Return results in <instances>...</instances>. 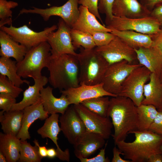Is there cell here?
I'll list each match as a JSON object with an SVG mask.
<instances>
[{"instance_id": "1", "label": "cell", "mask_w": 162, "mask_h": 162, "mask_svg": "<svg viewBox=\"0 0 162 162\" xmlns=\"http://www.w3.org/2000/svg\"><path fill=\"white\" fill-rule=\"evenodd\" d=\"M108 112L114 129L112 135L115 144L125 140L130 132L137 130V106L130 98L117 96L112 97Z\"/></svg>"}, {"instance_id": "2", "label": "cell", "mask_w": 162, "mask_h": 162, "mask_svg": "<svg viewBox=\"0 0 162 162\" xmlns=\"http://www.w3.org/2000/svg\"><path fill=\"white\" fill-rule=\"evenodd\" d=\"M135 139L131 142L125 140L117 142L115 145L123 153L124 158L131 162H148L152 155L161 154L162 135L149 130L133 131Z\"/></svg>"}, {"instance_id": "3", "label": "cell", "mask_w": 162, "mask_h": 162, "mask_svg": "<svg viewBox=\"0 0 162 162\" xmlns=\"http://www.w3.org/2000/svg\"><path fill=\"white\" fill-rule=\"evenodd\" d=\"M76 56L64 54L51 57L47 68L49 72L48 79L54 88L61 91L80 85L79 67Z\"/></svg>"}, {"instance_id": "4", "label": "cell", "mask_w": 162, "mask_h": 162, "mask_svg": "<svg viewBox=\"0 0 162 162\" xmlns=\"http://www.w3.org/2000/svg\"><path fill=\"white\" fill-rule=\"evenodd\" d=\"M79 67L80 84L93 85L102 83L109 65L95 49L82 48L76 56Z\"/></svg>"}, {"instance_id": "5", "label": "cell", "mask_w": 162, "mask_h": 162, "mask_svg": "<svg viewBox=\"0 0 162 162\" xmlns=\"http://www.w3.org/2000/svg\"><path fill=\"white\" fill-rule=\"evenodd\" d=\"M50 50L46 41L29 49L23 59L16 63L18 75L23 78L40 77L42 70L47 68L51 60Z\"/></svg>"}, {"instance_id": "6", "label": "cell", "mask_w": 162, "mask_h": 162, "mask_svg": "<svg viewBox=\"0 0 162 162\" xmlns=\"http://www.w3.org/2000/svg\"><path fill=\"white\" fill-rule=\"evenodd\" d=\"M151 74L143 66L134 69L123 82L118 96L130 98L137 106L140 105L144 98V86L149 80Z\"/></svg>"}, {"instance_id": "7", "label": "cell", "mask_w": 162, "mask_h": 162, "mask_svg": "<svg viewBox=\"0 0 162 162\" xmlns=\"http://www.w3.org/2000/svg\"><path fill=\"white\" fill-rule=\"evenodd\" d=\"M106 27L118 31L132 30L149 35L157 33L160 26L158 21L149 16L138 18H128L113 16L106 24Z\"/></svg>"}, {"instance_id": "8", "label": "cell", "mask_w": 162, "mask_h": 162, "mask_svg": "<svg viewBox=\"0 0 162 162\" xmlns=\"http://www.w3.org/2000/svg\"><path fill=\"white\" fill-rule=\"evenodd\" d=\"M142 66L123 60L110 64L104 76L102 83L108 92L118 96L122 85L128 76L134 69Z\"/></svg>"}, {"instance_id": "9", "label": "cell", "mask_w": 162, "mask_h": 162, "mask_svg": "<svg viewBox=\"0 0 162 162\" xmlns=\"http://www.w3.org/2000/svg\"><path fill=\"white\" fill-rule=\"evenodd\" d=\"M79 0H68L63 5L53 6L45 9L33 7V9L23 8L19 15L33 14L40 15L44 21H47L52 16H59L71 28L78 18L79 11L78 6Z\"/></svg>"}, {"instance_id": "10", "label": "cell", "mask_w": 162, "mask_h": 162, "mask_svg": "<svg viewBox=\"0 0 162 162\" xmlns=\"http://www.w3.org/2000/svg\"><path fill=\"white\" fill-rule=\"evenodd\" d=\"M0 30L9 35L15 41L26 47L28 50L43 42L46 41L50 33L58 28V26L53 25L44 28L42 31L36 32L27 25L16 27L12 25L9 27L4 26Z\"/></svg>"}, {"instance_id": "11", "label": "cell", "mask_w": 162, "mask_h": 162, "mask_svg": "<svg viewBox=\"0 0 162 162\" xmlns=\"http://www.w3.org/2000/svg\"><path fill=\"white\" fill-rule=\"evenodd\" d=\"M56 31L48 34L46 41L50 46L51 57H56L62 54H68L76 56L71 35V28L61 18L58 23Z\"/></svg>"}, {"instance_id": "12", "label": "cell", "mask_w": 162, "mask_h": 162, "mask_svg": "<svg viewBox=\"0 0 162 162\" xmlns=\"http://www.w3.org/2000/svg\"><path fill=\"white\" fill-rule=\"evenodd\" d=\"M95 49L109 65L123 60L132 63L137 60L134 49L116 36L108 44Z\"/></svg>"}, {"instance_id": "13", "label": "cell", "mask_w": 162, "mask_h": 162, "mask_svg": "<svg viewBox=\"0 0 162 162\" xmlns=\"http://www.w3.org/2000/svg\"><path fill=\"white\" fill-rule=\"evenodd\" d=\"M73 105L84 123L86 130L98 134L105 140L110 137L113 126L109 117L101 116L81 103Z\"/></svg>"}, {"instance_id": "14", "label": "cell", "mask_w": 162, "mask_h": 162, "mask_svg": "<svg viewBox=\"0 0 162 162\" xmlns=\"http://www.w3.org/2000/svg\"><path fill=\"white\" fill-rule=\"evenodd\" d=\"M59 122L61 131L68 142L73 145L86 130L73 105L69 106L65 112L61 114Z\"/></svg>"}, {"instance_id": "15", "label": "cell", "mask_w": 162, "mask_h": 162, "mask_svg": "<svg viewBox=\"0 0 162 162\" xmlns=\"http://www.w3.org/2000/svg\"><path fill=\"white\" fill-rule=\"evenodd\" d=\"M60 92L62 94L66 96L70 105L80 104L85 100L97 97L117 96L106 91L102 82L93 85L81 84L77 87Z\"/></svg>"}, {"instance_id": "16", "label": "cell", "mask_w": 162, "mask_h": 162, "mask_svg": "<svg viewBox=\"0 0 162 162\" xmlns=\"http://www.w3.org/2000/svg\"><path fill=\"white\" fill-rule=\"evenodd\" d=\"M105 144V139L100 135L86 130L74 145V153L78 159L88 158Z\"/></svg>"}, {"instance_id": "17", "label": "cell", "mask_w": 162, "mask_h": 162, "mask_svg": "<svg viewBox=\"0 0 162 162\" xmlns=\"http://www.w3.org/2000/svg\"><path fill=\"white\" fill-rule=\"evenodd\" d=\"M45 120L43 126L37 130L38 133L42 138H48L53 141L57 147V158L62 161L69 162L70 159L69 149L67 148L64 151L62 150L57 142L58 136L61 131L58 124L59 115L58 113L51 114Z\"/></svg>"}, {"instance_id": "18", "label": "cell", "mask_w": 162, "mask_h": 162, "mask_svg": "<svg viewBox=\"0 0 162 162\" xmlns=\"http://www.w3.org/2000/svg\"><path fill=\"white\" fill-rule=\"evenodd\" d=\"M22 111L21 128L16 137L23 141L31 138L28 129L31 125L38 119L45 120L48 117L49 114L44 110L40 98L35 103L26 107Z\"/></svg>"}, {"instance_id": "19", "label": "cell", "mask_w": 162, "mask_h": 162, "mask_svg": "<svg viewBox=\"0 0 162 162\" xmlns=\"http://www.w3.org/2000/svg\"><path fill=\"white\" fill-rule=\"evenodd\" d=\"M112 12L114 16L128 18L144 17L150 14L138 0H115Z\"/></svg>"}, {"instance_id": "20", "label": "cell", "mask_w": 162, "mask_h": 162, "mask_svg": "<svg viewBox=\"0 0 162 162\" xmlns=\"http://www.w3.org/2000/svg\"><path fill=\"white\" fill-rule=\"evenodd\" d=\"M53 88L48 86L40 91V98L44 110L49 114L64 113L70 105L66 96L62 94L60 97L53 94Z\"/></svg>"}, {"instance_id": "21", "label": "cell", "mask_w": 162, "mask_h": 162, "mask_svg": "<svg viewBox=\"0 0 162 162\" xmlns=\"http://www.w3.org/2000/svg\"><path fill=\"white\" fill-rule=\"evenodd\" d=\"M79 10L78 18L72 28L89 34L96 31L111 32V29L101 24L87 7L80 5L79 7Z\"/></svg>"}, {"instance_id": "22", "label": "cell", "mask_w": 162, "mask_h": 162, "mask_svg": "<svg viewBox=\"0 0 162 162\" xmlns=\"http://www.w3.org/2000/svg\"><path fill=\"white\" fill-rule=\"evenodd\" d=\"M0 55L13 58L17 62L22 61L28 50L26 47L14 40L4 32L0 30Z\"/></svg>"}, {"instance_id": "23", "label": "cell", "mask_w": 162, "mask_h": 162, "mask_svg": "<svg viewBox=\"0 0 162 162\" xmlns=\"http://www.w3.org/2000/svg\"><path fill=\"white\" fill-rule=\"evenodd\" d=\"M139 64L159 76L162 69V56L152 46L134 49Z\"/></svg>"}, {"instance_id": "24", "label": "cell", "mask_w": 162, "mask_h": 162, "mask_svg": "<svg viewBox=\"0 0 162 162\" xmlns=\"http://www.w3.org/2000/svg\"><path fill=\"white\" fill-rule=\"evenodd\" d=\"M34 84L29 86L23 92L22 100L14 105L10 110H22L26 107L34 104L40 99V91L48 82L45 76L34 79Z\"/></svg>"}, {"instance_id": "25", "label": "cell", "mask_w": 162, "mask_h": 162, "mask_svg": "<svg viewBox=\"0 0 162 162\" xmlns=\"http://www.w3.org/2000/svg\"><path fill=\"white\" fill-rule=\"evenodd\" d=\"M149 82L144 86L142 104L152 105L158 110L162 104V82L158 75L151 73Z\"/></svg>"}, {"instance_id": "26", "label": "cell", "mask_w": 162, "mask_h": 162, "mask_svg": "<svg viewBox=\"0 0 162 162\" xmlns=\"http://www.w3.org/2000/svg\"><path fill=\"white\" fill-rule=\"evenodd\" d=\"M111 33L123 40L134 49L152 46V40L151 36L132 30L118 31L109 28Z\"/></svg>"}, {"instance_id": "27", "label": "cell", "mask_w": 162, "mask_h": 162, "mask_svg": "<svg viewBox=\"0 0 162 162\" xmlns=\"http://www.w3.org/2000/svg\"><path fill=\"white\" fill-rule=\"evenodd\" d=\"M23 114L20 110L1 111L0 122L3 133L16 136L21 128Z\"/></svg>"}, {"instance_id": "28", "label": "cell", "mask_w": 162, "mask_h": 162, "mask_svg": "<svg viewBox=\"0 0 162 162\" xmlns=\"http://www.w3.org/2000/svg\"><path fill=\"white\" fill-rule=\"evenodd\" d=\"M21 140L16 136L0 133V152L5 156L7 162L19 161L20 156Z\"/></svg>"}, {"instance_id": "29", "label": "cell", "mask_w": 162, "mask_h": 162, "mask_svg": "<svg viewBox=\"0 0 162 162\" xmlns=\"http://www.w3.org/2000/svg\"><path fill=\"white\" fill-rule=\"evenodd\" d=\"M17 62L10 58L1 57L0 58V74L6 76L15 86L20 87L25 83L28 85L30 82L22 80L17 73Z\"/></svg>"}, {"instance_id": "30", "label": "cell", "mask_w": 162, "mask_h": 162, "mask_svg": "<svg viewBox=\"0 0 162 162\" xmlns=\"http://www.w3.org/2000/svg\"><path fill=\"white\" fill-rule=\"evenodd\" d=\"M137 130L142 131L148 130L158 113V109L153 105L141 104L137 106Z\"/></svg>"}, {"instance_id": "31", "label": "cell", "mask_w": 162, "mask_h": 162, "mask_svg": "<svg viewBox=\"0 0 162 162\" xmlns=\"http://www.w3.org/2000/svg\"><path fill=\"white\" fill-rule=\"evenodd\" d=\"M110 103L108 96L95 97L85 100L81 103L91 111L103 117H108Z\"/></svg>"}, {"instance_id": "32", "label": "cell", "mask_w": 162, "mask_h": 162, "mask_svg": "<svg viewBox=\"0 0 162 162\" xmlns=\"http://www.w3.org/2000/svg\"><path fill=\"white\" fill-rule=\"evenodd\" d=\"M70 33L72 43L75 49L81 47L85 49H90L96 47L89 33L72 28Z\"/></svg>"}, {"instance_id": "33", "label": "cell", "mask_w": 162, "mask_h": 162, "mask_svg": "<svg viewBox=\"0 0 162 162\" xmlns=\"http://www.w3.org/2000/svg\"><path fill=\"white\" fill-rule=\"evenodd\" d=\"M20 162H40L42 159L39 154L38 146H32L26 140H21Z\"/></svg>"}, {"instance_id": "34", "label": "cell", "mask_w": 162, "mask_h": 162, "mask_svg": "<svg viewBox=\"0 0 162 162\" xmlns=\"http://www.w3.org/2000/svg\"><path fill=\"white\" fill-rule=\"evenodd\" d=\"M18 5V3L14 1L0 0V28L6 24L12 25V12L11 9Z\"/></svg>"}, {"instance_id": "35", "label": "cell", "mask_w": 162, "mask_h": 162, "mask_svg": "<svg viewBox=\"0 0 162 162\" xmlns=\"http://www.w3.org/2000/svg\"><path fill=\"white\" fill-rule=\"evenodd\" d=\"M23 91L13 84L6 76L0 74V94L9 95L16 98Z\"/></svg>"}, {"instance_id": "36", "label": "cell", "mask_w": 162, "mask_h": 162, "mask_svg": "<svg viewBox=\"0 0 162 162\" xmlns=\"http://www.w3.org/2000/svg\"><path fill=\"white\" fill-rule=\"evenodd\" d=\"M90 34L96 47L103 46L108 44L116 36L111 32L102 31L94 32Z\"/></svg>"}, {"instance_id": "37", "label": "cell", "mask_w": 162, "mask_h": 162, "mask_svg": "<svg viewBox=\"0 0 162 162\" xmlns=\"http://www.w3.org/2000/svg\"><path fill=\"white\" fill-rule=\"evenodd\" d=\"M115 0H99L98 8L99 13L105 14L106 24L112 18V8Z\"/></svg>"}, {"instance_id": "38", "label": "cell", "mask_w": 162, "mask_h": 162, "mask_svg": "<svg viewBox=\"0 0 162 162\" xmlns=\"http://www.w3.org/2000/svg\"><path fill=\"white\" fill-rule=\"evenodd\" d=\"M99 0H79L78 3L87 8L89 11L103 23L98 8Z\"/></svg>"}, {"instance_id": "39", "label": "cell", "mask_w": 162, "mask_h": 162, "mask_svg": "<svg viewBox=\"0 0 162 162\" xmlns=\"http://www.w3.org/2000/svg\"><path fill=\"white\" fill-rule=\"evenodd\" d=\"M16 103V98L7 94H0V109L4 112L10 111Z\"/></svg>"}, {"instance_id": "40", "label": "cell", "mask_w": 162, "mask_h": 162, "mask_svg": "<svg viewBox=\"0 0 162 162\" xmlns=\"http://www.w3.org/2000/svg\"><path fill=\"white\" fill-rule=\"evenodd\" d=\"M107 142L105 144V147L100 150V152L96 156L90 158H80L79 159L81 162H110L108 157H105V150Z\"/></svg>"}, {"instance_id": "41", "label": "cell", "mask_w": 162, "mask_h": 162, "mask_svg": "<svg viewBox=\"0 0 162 162\" xmlns=\"http://www.w3.org/2000/svg\"><path fill=\"white\" fill-rule=\"evenodd\" d=\"M150 35L152 40V46L162 56V28L156 33Z\"/></svg>"}, {"instance_id": "42", "label": "cell", "mask_w": 162, "mask_h": 162, "mask_svg": "<svg viewBox=\"0 0 162 162\" xmlns=\"http://www.w3.org/2000/svg\"><path fill=\"white\" fill-rule=\"evenodd\" d=\"M148 130L162 135V111H158V114Z\"/></svg>"}, {"instance_id": "43", "label": "cell", "mask_w": 162, "mask_h": 162, "mask_svg": "<svg viewBox=\"0 0 162 162\" xmlns=\"http://www.w3.org/2000/svg\"><path fill=\"white\" fill-rule=\"evenodd\" d=\"M140 2L151 12L156 6L162 4V0H140Z\"/></svg>"}, {"instance_id": "44", "label": "cell", "mask_w": 162, "mask_h": 162, "mask_svg": "<svg viewBox=\"0 0 162 162\" xmlns=\"http://www.w3.org/2000/svg\"><path fill=\"white\" fill-rule=\"evenodd\" d=\"M150 16L156 19L162 27V4L156 6L151 12Z\"/></svg>"}, {"instance_id": "45", "label": "cell", "mask_w": 162, "mask_h": 162, "mask_svg": "<svg viewBox=\"0 0 162 162\" xmlns=\"http://www.w3.org/2000/svg\"><path fill=\"white\" fill-rule=\"evenodd\" d=\"M113 158L112 162H131L130 160L121 158L120 155H123V153L118 148L115 146L112 149Z\"/></svg>"}, {"instance_id": "46", "label": "cell", "mask_w": 162, "mask_h": 162, "mask_svg": "<svg viewBox=\"0 0 162 162\" xmlns=\"http://www.w3.org/2000/svg\"><path fill=\"white\" fill-rule=\"evenodd\" d=\"M33 142L35 145L38 146L39 154L41 158H42L47 157V149L46 147L45 146H40L38 140L36 139L33 141Z\"/></svg>"}, {"instance_id": "47", "label": "cell", "mask_w": 162, "mask_h": 162, "mask_svg": "<svg viewBox=\"0 0 162 162\" xmlns=\"http://www.w3.org/2000/svg\"><path fill=\"white\" fill-rule=\"evenodd\" d=\"M148 162H162V155L161 154H154L149 158Z\"/></svg>"}, {"instance_id": "48", "label": "cell", "mask_w": 162, "mask_h": 162, "mask_svg": "<svg viewBox=\"0 0 162 162\" xmlns=\"http://www.w3.org/2000/svg\"><path fill=\"white\" fill-rule=\"evenodd\" d=\"M57 152L56 149L53 148L47 149V157L50 158H53L57 156Z\"/></svg>"}, {"instance_id": "49", "label": "cell", "mask_w": 162, "mask_h": 162, "mask_svg": "<svg viewBox=\"0 0 162 162\" xmlns=\"http://www.w3.org/2000/svg\"><path fill=\"white\" fill-rule=\"evenodd\" d=\"M7 162L6 158L4 155L0 152V162Z\"/></svg>"}, {"instance_id": "50", "label": "cell", "mask_w": 162, "mask_h": 162, "mask_svg": "<svg viewBox=\"0 0 162 162\" xmlns=\"http://www.w3.org/2000/svg\"><path fill=\"white\" fill-rule=\"evenodd\" d=\"M159 76L161 81L162 82V69L160 72Z\"/></svg>"}, {"instance_id": "51", "label": "cell", "mask_w": 162, "mask_h": 162, "mask_svg": "<svg viewBox=\"0 0 162 162\" xmlns=\"http://www.w3.org/2000/svg\"><path fill=\"white\" fill-rule=\"evenodd\" d=\"M158 110V111H162V104L161 105L160 107Z\"/></svg>"}, {"instance_id": "52", "label": "cell", "mask_w": 162, "mask_h": 162, "mask_svg": "<svg viewBox=\"0 0 162 162\" xmlns=\"http://www.w3.org/2000/svg\"><path fill=\"white\" fill-rule=\"evenodd\" d=\"M160 149V151H161V154L162 155V145H161Z\"/></svg>"}, {"instance_id": "53", "label": "cell", "mask_w": 162, "mask_h": 162, "mask_svg": "<svg viewBox=\"0 0 162 162\" xmlns=\"http://www.w3.org/2000/svg\"></svg>"}]
</instances>
